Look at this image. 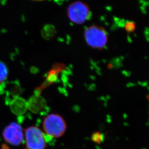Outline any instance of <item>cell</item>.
Returning <instances> with one entry per match:
<instances>
[{
	"label": "cell",
	"mask_w": 149,
	"mask_h": 149,
	"mask_svg": "<svg viewBox=\"0 0 149 149\" xmlns=\"http://www.w3.org/2000/svg\"><path fill=\"white\" fill-rule=\"evenodd\" d=\"M84 38L89 46L94 49H103L108 41V35L105 29L99 26L87 27L84 32Z\"/></svg>",
	"instance_id": "obj_1"
},
{
	"label": "cell",
	"mask_w": 149,
	"mask_h": 149,
	"mask_svg": "<svg viewBox=\"0 0 149 149\" xmlns=\"http://www.w3.org/2000/svg\"><path fill=\"white\" fill-rule=\"evenodd\" d=\"M42 127L44 131L51 138L62 136L66 130V123L62 116L57 114L48 115L44 119Z\"/></svg>",
	"instance_id": "obj_2"
},
{
	"label": "cell",
	"mask_w": 149,
	"mask_h": 149,
	"mask_svg": "<svg viewBox=\"0 0 149 149\" xmlns=\"http://www.w3.org/2000/svg\"><path fill=\"white\" fill-rule=\"evenodd\" d=\"M67 15L72 22L82 24L91 18V12L86 3L76 1L69 5L67 9Z\"/></svg>",
	"instance_id": "obj_3"
},
{
	"label": "cell",
	"mask_w": 149,
	"mask_h": 149,
	"mask_svg": "<svg viewBox=\"0 0 149 149\" xmlns=\"http://www.w3.org/2000/svg\"><path fill=\"white\" fill-rule=\"evenodd\" d=\"M26 149H45V136L40 128L31 127L25 131Z\"/></svg>",
	"instance_id": "obj_4"
},
{
	"label": "cell",
	"mask_w": 149,
	"mask_h": 149,
	"mask_svg": "<svg viewBox=\"0 0 149 149\" xmlns=\"http://www.w3.org/2000/svg\"><path fill=\"white\" fill-rule=\"evenodd\" d=\"M3 136L7 143L15 146L20 145L24 137L22 128L16 122H12L4 129Z\"/></svg>",
	"instance_id": "obj_5"
},
{
	"label": "cell",
	"mask_w": 149,
	"mask_h": 149,
	"mask_svg": "<svg viewBox=\"0 0 149 149\" xmlns=\"http://www.w3.org/2000/svg\"><path fill=\"white\" fill-rule=\"evenodd\" d=\"M56 29L53 26L47 25L45 26L44 29L42 30V35L46 38H51L56 34Z\"/></svg>",
	"instance_id": "obj_6"
},
{
	"label": "cell",
	"mask_w": 149,
	"mask_h": 149,
	"mask_svg": "<svg viewBox=\"0 0 149 149\" xmlns=\"http://www.w3.org/2000/svg\"><path fill=\"white\" fill-rule=\"evenodd\" d=\"M8 70L6 66L3 62L0 61V84L3 83L7 79Z\"/></svg>",
	"instance_id": "obj_7"
},
{
	"label": "cell",
	"mask_w": 149,
	"mask_h": 149,
	"mask_svg": "<svg viewBox=\"0 0 149 149\" xmlns=\"http://www.w3.org/2000/svg\"><path fill=\"white\" fill-rule=\"evenodd\" d=\"M136 28V25L133 21H127L125 25V29L127 32H133Z\"/></svg>",
	"instance_id": "obj_8"
},
{
	"label": "cell",
	"mask_w": 149,
	"mask_h": 149,
	"mask_svg": "<svg viewBox=\"0 0 149 149\" xmlns=\"http://www.w3.org/2000/svg\"><path fill=\"white\" fill-rule=\"evenodd\" d=\"M91 139L92 141L95 143H100L103 141L102 135L99 132H95L92 135Z\"/></svg>",
	"instance_id": "obj_9"
},
{
	"label": "cell",
	"mask_w": 149,
	"mask_h": 149,
	"mask_svg": "<svg viewBox=\"0 0 149 149\" xmlns=\"http://www.w3.org/2000/svg\"><path fill=\"white\" fill-rule=\"evenodd\" d=\"M2 149H9V148L6 145H3V146H2Z\"/></svg>",
	"instance_id": "obj_10"
},
{
	"label": "cell",
	"mask_w": 149,
	"mask_h": 149,
	"mask_svg": "<svg viewBox=\"0 0 149 149\" xmlns=\"http://www.w3.org/2000/svg\"><path fill=\"white\" fill-rule=\"evenodd\" d=\"M33 1H44V0H33Z\"/></svg>",
	"instance_id": "obj_11"
}]
</instances>
